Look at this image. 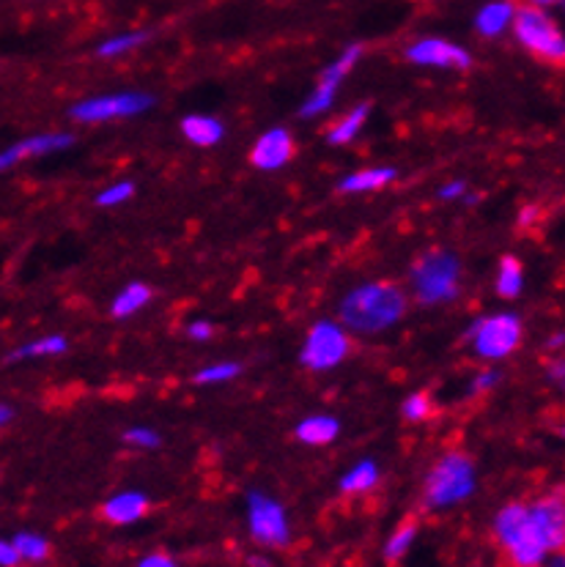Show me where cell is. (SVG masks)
Listing matches in <instances>:
<instances>
[{
  "instance_id": "6da1fadb",
  "label": "cell",
  "mask_w": 565,
  "mask_h": 567,
  "mask_svg": "<svg viewBox=\"0 0 565 567\" xmlns=\"http://www.w3.org/2000/svg\"><path fill=\"white\" fill-rule=\"evenodd\" d=\"M494 535L516 567H541L565 540V511L561 496L538 502H513L494 518Z\"/></svg>"
},
{
  "instance_id": "7a4b0ae2",
  "label": "cell",
  "mask_w": 565,
  "mask_h": 567,
  "mask_svg": "<svg viewBox=\"0 0 565 567\" xmlns=\"http://www.w3.org/2000/svg\"><path fill=\"white\" fill-rule=\"evenodd\" d=\"M407 312V293L393 282H366L340 302V327L357 334H379L396 327Z\"/></svg>"
},
{
  "instance_id": "3957f363",
  "label": "cell",
  "mask_w": 565,
  "mask_h": 567,
  "mask_svg": "<svg viewBox=\"0 0 565 567\" xmlns=\"http://www.w3.org/2000/svg\"><path fill=\"white\" fill-rule=\"evenodd\" d=\"M409 282H412L414 299L420 305L453 302L459 297L461 260L445 247L425 250L423 256L414 260L412 271H409Z\"/></svg>"
},
{
  "instance_id": "277c9868",
  "label": "cell",
  "mask_w": 565,
  "mask_h": 567,
  "mask_svg": "<svg viewBox=\"0 0 565 567\" xmlns=\"http://www.w3.org/2000/svg\"><path fill=\"white\" fill-rule=\"evenodd\" d=\"M475 464L464 453L442 455L425 477V505L434 511L461 505L475 494Z\"/></svg>"
},
{
  "instance_id": "5b68a950",
  "label": "cell",
  "mask_w": 565,
  "mask_h": 567,
  "mask_svg": "<svg viewBox=\"0 0 565 567\" xmlns=\"http://www.w3.org/2000/svg\"><path fill=\"white\" fill-rule=\"evenodd\" d=\"M511 31L513 37H516V42L527 52H533L535 58L549 63H563L565 37L561 25L552 20L546 9H535V6H522V9H516Z\"/></svg>"
},
{
  "instance_id": "8992f818",
  "label": "cell",
  "mask_w": 565,
  "mask_h": 567,
  "mask_svg": "<svg viewBox=\"0 0 565 567\" xmlns=\"http://www.w3.org/2000/svg\"><path fill=\"white\" fill-rule=\"evenodd\" d=\"M522 318L516 312H497V316L481 318V321L472 323V329L466 332L475 357L486 362H497L511 357L513 351L522 343Z\"/></svg>"
},
{
  "instance_id": "52a82bcc",
  "label": "cell",
  "mask_w": 565,
  "mask_h": 567,
  "mask_svg": "<svg viewBox=\"0 0 565 567\" xmlns=\"http://www.w3.org/2000/svg\"><path fill=\"white\" fill-rule=\"evenodd\" d=\"M349 332L340 327V321H319L310 327L308 338H305L299 362L308 370L325 373V370L338 368L349 357Z\"/></svg>"
},
{
  "instance_id": "ba28073f",
  "label": "cell",
  "mask_w": 565,
  "mask_h": 567,
  "mask_svg": "<svg viewBox=\"0 0 565 567\" xmlns=\"http://www.w3.org/2000/svg\"><path fill=\"white\" fill-rule=\"evenodd\" d=\"M247 526H250V537L258 546L282 548L291 540L286 511L278 499L261 494V491L247 494Z\"/></svg>"
},
{
  "instance_id": "9c48e42d",
  "label": "cell",
  "mask_w": 565,
  "mask_h": 567,
  "mask_svg": "<svg viewBox=\"0 0 565 567\" xmlns=\"http://www.w3.org/2000/svg\"><path fill=\"white\" fill-rule=\"evenodd\" d=\"M154 100L143 91H119V94L91 96V100L78 102L72 107V118L83 124H102L113 118H132L152 107Z\"/></svg>"
},
{
  "instance_id": "30bf717a",
  "label": "cell",
  "mask_w": 565,
  "mask_h": 567,
  "mask_svg": "<svg viewBox=\"0 0 565 567\" xmlns=\"http://www.w3.org/2000/svg\"><path fill=\"white\" fill-rule=\"evenodd\" d=\"M360 55H362L360 44H349V48L340 52L336 61H332L330 66L321 72V78H319V83H316L314 94H310L308 100L302 102V107H299V115H302V118H316V115L327 113V110L332 107L338 89L343 85V80L349 78L351 69L357 66Z\"/></svg>"
},
{
  "instance_id": "8fae6325",
  "label": "cell",
  "mask_w": 565,
  "mask_h": 567,
  "mask_svg": "<svg viewBox=\"0 0 565 567\" xmlns=\"http://www.w3.org/2000/svg\"><path fill=\"white\" fill-rule=\"evenodd\" d=\"M407 58L418 66H436V69H455V72H466L472 66V55L459 44L448 42L440 37H425L409 44Z\"/></svg>"
},
{
  "instance_id": "7c38bea8",
  "label": "cell",
  "mask_w": 565,
  "mask_h": 567,
  "mask_svg": "<svg viewBox=\"0 0 565 567\" xmlns=\"http://www.w3.org/2000/svg\"><path fill=\"white\" fill-rule=\"evenodd\" d=\"M69 146H72V135H66V132H42V135H31L25 137V141H17L0 152V173L11 171V167L20 165V162L33 159V156L55 154Z\"/></svg>"
},
{
  "instance_id": "4fadbf2b",
  "label": "cell",
  "mask_w": 565,
  "mask_h": 567,
  "mask_svg": "<svg viewBox=\"0 0 565 567\" xmlns=\"http://www.w3.org/2000/svg\"><path fill=\"white\" fill-rule=\"evenodd\" d=\"M294 156V137L282 126H273L256 141L250 152V162L258 171H280L291 162Z\"/></svg>"
},
{
  "instance_id": "5bb4252c",
  "label": "cell",
  "mask_w": 565,
  "mask_h": 567,
  "mask_svg": "<svg viewBox=\"0 0 565 567\" xmlns=\"http://www.w3.org/2000/svg\"><path fill=\"white\" fill-rule=\"evenodd\" d=\"M146 511H148V499L146 494H141V491H121V494H113L111 499L105 502V507H102L105 518L119 526L135 524V520L146 516Z\"/></svg>"
},
{
  "instance_id": "9a60e30c",
  "label": "cell",
  "mask_w": 565,
  "mask_h": 567,
  "mask_svg": "<svg viewBox=\"0 0 565 567\" xmlns=\"http://www.w3.org/2000/svg\"><path fill=\"white\" fill-rule=\"evenodd\" d=\"M513 14H516L513 0H489V3L481 6V11L475 14L477 33L486 39L503 37V33L511 28Z\"/></svg>"
},
{
  "instance_id": "2e32d148",
  "label": "cell",
  "mask_w": 565,
  "mask_h": 567,
  "mask_svg": "<svg viewBox=\"0 0 565 567\" xmlns=\"http://www.w3.org/2000/svg\"><path fill=\"white\" fill-rule=\"evenodd\" d=\"M393 182H396L393 167H362V171L349 173V176L338 184V189L346 195H362V193H377V189L390 187Z\"/></svg>"
},
{
  "instance_id": "e0dca14e",
  "label": "cell",
  "mask_w": 565,
  "mask_h": 567,
  "mask_svg": "<svg viewBox=\"0 0 565 567\" xmlns=\"http://www.w3.org/2000/svg\"><path fill=\"white\" fill-rule=\"evenodd\" d=\"M182 135L187 137L193 146L209 148V146H217V143L223 141V135H226V126H223L217 118H212V115L193 113L182 121Z\"/></svg>"
},
{
  "instance_id": "ac0fdd59",
  "label": "cell",
  "mask_w": 565,
  "mask_h": 567,
  "mask_svg": "<svg viewBox=\"0 0 565 567\" xmlns=\"http://www.w3.org/2000/svg\"><path fill=\"white\" fill-rule=\"evenodd\" d=\"M297 439L302 444H314V447H321V444L336 442L340 433V422L330 414H314L305 416L302 422L297 425Z\"/></svg>"
},
{
  "instance_id": "d6986e66",
  "label": "cell",
  "mask_w": 565,
  "mask_h": 567,
  "mask_svg": "<svg viewBox=\"0 0 565 567\" xmlns=\"http://www.w3.org/2000/svg\"><path fill=\"white\" fill-rule=\"evenodd\" d=\"M148 302H152V288H148L146 282H130V286H126L124 291H119V297L111 302V316L130 318L146 308Z\"/></svg>"
},
{
  "instance_id": "ffe728a7",
  "label": "cell",
  "mask_w": 565,
  "mask_h": 567,
  "mask_svg": "<svg viewBox=\"0 0 565 567\" xmlns=\"http://www.w3.org/2000/svg\"><path fill=\"white\" fill-rule=\"evenodd\" d=\"M368 113H371V104H366V102L357 104V107H351L349 113H346L343 118H340L338 124L332 126L330 137H327V141H330L332 146H346V143L355 141V137L362 132V126H366Z\"/></svg>"
},
{
  "instance_id": "44dd1931",
  "label": "cell",
  "mask_w": 565,
  "mask_h": 567,
  "mask_svg": "<svg viewBox=\"0 0 565 567\" xmlns=\"http://www.w3.org/2000/svg\"><path fill=\"white\" fill-rule=\"evenodd\" d=\"M377 483H379L377 461L366 458L360 461V464L351 466L349 472L340 477V491H343V494H366V491L377 488Z\"/></svg>"
},
{
  "instance_id": "7402d4cb",
  "label": "cell",
  "mask_w": 565,
  "mask_h": 567,
  "mask_svg": "<svg viewBox=\"0 0 565 567\" xmlns=\"http://www.w3.org/2000/svg\"><path fill=\"white\" fill-rule=\"evenodd\" d=\"M524 288V266L522 260H516L513 256H505L500 260V271H497V293L503 299H516Z\"/></svg>"
},
{
  "instance_id": "603a6c76",
  "label": "cell",
  "mask_w": 565,
  "mask_h": 567,
  "mask_svg": "<svg viewBox=\"0 0 565 567\" xmlns=\"http://www.w3.org/2000/svg\"><path fill=\"white\" fill-rule=\"evenodd\" d=\"M69 349L66 338L63 334H48V338H39L33 343L22 346L11 354V360H39V357H58Z\"/></svg>"
},
{
  "instance_id": "cb8c5ba5",
  "label": "cell",
  "mask_w": 565,
  "mask_h": 567,
  "mask_svg": "<svg viewBox=\"0 0 565 567\" xmlns=\"http://www.w3.org/2000/svg\"><path fill=\"white\" fill-rule=\"evenodd\" d=\"M148 42V33L146 31H124V33H115V37L105 39V42L100 44V50H96V55L100 58H119V55H126V52L137 50L141 44Z\"/></svg>"
},
{
  "instance_id": "d4e9b609",
  "label": "cell",
  "mask_w": 565,
  "mask_h": 567,
  "mask_svg": "<svg viewBox=\"0 0 565 567\" xmlns=\"http://www.w3.org/2000/svg\"><path fill=\"white\" fill-rule=\"evenodd\" d=\"M11 546H14L20 563L22 559H25V563H42V559L50 557V543L44 540L42 535H33V532H20V535L11 540Z\"/></svg>"
},
{
  "instance_id": "484cf974",
  "label": "cell",
  "mask_w": 565,
  "mask_h": 567,
  "mask_svg": "<svg viewBox=\"0 0 565 567\" xmlns=\"http://www.w3.org/2000/svg\"><path fill=\"white\" fill-rule=\"evenodd\" d=\"M242 373L239 362H217V364H206L195 373V381L198 384H226V381H234L236 375Z\"/></svg>"
},
{
  "instance_id": "4316f807",
  "label": "cell",
  "mask_w": 565,
  "mask_h": 567,
  "mask_svg": "<svg viewBox=\"0 0 565 567\" xmlns=\"http://www.w3.org/2000/svg\"><path fill=\"white\" fill-rule=\"evenodd\" d=\"M414 537H418V529H414L412 524L398 526L393 535H390L388 546H384V557H388V559H401L403 554H407L409 548H412Z\"/></svg>"
},
{
  "instance_id": "83f0119b",
  "label": "cell",
  "mask_w": 565,
  "mask_h": 567,
  "mask_svg": "<svg viewBox=\"0 0 565 567\" xmlns=\"http://www.w3.org/2000/svg\"><path fill=\"white\" fill-rule=\"evenodd\" d=\"M429 414H431V398L425 395V392H412L401 406V416L409 422H423Z\"/></svg>"
},
{
  "instance_id": "f1b7e54d",
  "label": "cell",
  "mask_w": 565,
  "mask_h": 567,
  "mask_svg": "<svg viewBox=\"0 0 565 567\" xmlns=\"http://www.w3.org/2000/svg\"><path fill=\"white\" fill-rule=\"evenodd\" d=\"M132 195H135V184H132V182H113L111 187H105L100 195H96V204H100V206H121V204H126Z\"/></svg>"
},
{
  "instance_id": "f546056e",
  "label": "cell",
  "mask_w": 565,
  "mask_h": 567,
  "mask_svg": "<svg viewBox=\"0 0 565 567\" xmlns=\"http://www.w3.org/2000/svg\"><path fill=\"white\" fill-rule=\"evenodd\" d=\"M124 439L141 450H157L160 442H163V439H160V433L152 431V427H146V425L130 427V431L124 433Z\"/></svg>"
},
{
  "instance_id": "4dcf8cb0",
  "label": "cell",
  "mask_w": 565,
  "mask_h": 567,
  "mask_svg": "<svg viewBox=\"0 0 565 567\" xmlns=\"http://www.w3.org/2000/svg\"><path fill=\"white\" fill-rule=\"evenodd\" d=\"M500 381V373L497 370H483V373H477L475 379H472L470 384V395H483V392L494 390Z\"/></svg>"
},
{
  "instance_id": "1f68e13d",
  "label": "cell",
  "mask_w": 565,
  "mask_h": 567,
  "mask_svg": "<svg viewBox=\"0 0 565 567\" xmlns=\"http://www.w3.org/2000/svg\"><path fill=\"white\" fill-rule=\"evenodd\" d=\"M466 195V182L455 178V182H448L440 187V198L442 200H455V198H464Z\"/></svg>"
},
{
  "instance_id": "d6a6232c",
  "label": "cell",
  "mask_w": 565,
  "mask_h": 567,
  "mask_svg": "<svg viewBox=\"0 0 565 567\" xmlns=\"http://www.w3.org/2000/svg\"><path fill=\"white\" fill-rule=\"evenodd\" d=\"M187 334L193 340H209L212 334H215V327H212L209 321H204V318H201V321H193L187 327Z\"/></svg>"
},
{
  "instance_id": "836d02e7",
  "label": "cell",
  "mask_w": 565,
  "mask_h": 567,
  "mask_svg": "<svg viewBox=\"0 0 565 567\" xmlns=\"http://www.w3.org/2000/svg\"><path fill=\"white\" fill-rule=\"evenodd\" d=\"M17 565H20V557H17L14 546L0 540V567H17Z\"/></svg>"
},
{
  "instance_id": "e575fe53",
  "label": "cell",
  "mask_w": 565,
  "mask_h": 567,
  "mask_svg": "<svg viewBox=\"0 0 565 567\" xmlns=\"http://www.w3.org/2000/svg\"><path fill=\"white\" fill-rule=\"evenodd\" d=\"M137 567H178L168 554H148V557H143Z\"/></svg>"
},
{
  "instance_id": "d590c367",
  "label": "cell",
  "mask_w": 565,
  "mask_h": 567,
  "mask_svg": "<svg viewBox=\"0 0 565 567\" xmlns=\"http://www.w3.org/2000/svg\"><path fill=\"white\" fill-rule=\"evenodd\" d=\"M535 219H538V208L535 206H524L522 212H518V225H524V228H527V225H533Z\"/></svg>"
},
{
  "instance_id": "8d00e7d4",
  "label": "cell",
  "mask_w": 565,
  "mask_h": 567,
  "mask_svg": "<svg viewBox=\"0 0 565 567\" xmlns=\"http://www.w3.org/2000/svg\"><path fill=\"white\" fill-rule=\"evenodd\" d=\"M563 0H527V6H535V9H555Z\"/></svg>"
},
{
  "instance_id": "74e56055",
  "label": "cell",
  "mask_w": 565,
  "mask_h": 567,
  "mask_svg": "<svg viewBox=\"0 0 565 567\" xmlns=\"http://www.w3.org/2000/svg\"><path fill=\"white\" fill-rule=\"evenodd\" d=\"M11 416H14V412H11L9 406H3V403H0V425H6V422H9Z\"/></svg>"
},
{
  "instance_id": "f35d334b",
  "label": "cell",
  "mask_w": 565,
  "mask_h": 567,
  "mask_svg": "<svg viewBox=\"0 0 565 567\" xmlns=\"http://www.w3.org/2000/svg\"><path fill=\"white\" fill-rule=\"evenodd\" d=\"M247 565H250V567H273V565H269V559H264V557H250V559H247Z\"/></svg>"
},
{
  "instance_id": "ab89813d",
  "label": "cell",
  "mask_w": 565,
  "mask_h": 567,
  "mask_svg": "<svg viewBox=\"0 0 565 567\" xmlns=\"http://www.w3.org/2000/svg\"><path fill=\"white\" fill-rule=\"evenodd\" d=\"M555 381H563V362L555 364Z\"/></svg>"
},
{
  "instance_id": "60d3db41",
  "label": "cell",
  "mask_w": 565,
  "mask_h": 567,
  "mask_svg": "<svg viewBox=\"0 0 565 567\" xmlns=\"http://www.w3.org/2000/svg\"><path fill=\"white\" fill-rule=\"evenodd\" d=\"M549 567H563V557H552Z\"/></svg>"
}]
</instances>
